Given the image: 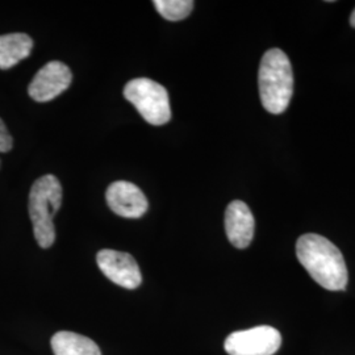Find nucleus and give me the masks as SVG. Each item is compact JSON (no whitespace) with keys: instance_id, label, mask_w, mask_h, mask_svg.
Returning a JSON list of instances; mask_svg holds the SVG:
<instances>
[{"instance_id":"obj_1","label":"nucleus","mask_w":355,"mask_h":355,"mask_svg":"<svg viewBox=\"0 0 355 355\" xmlns=\"http://www.w3.org/2000/svg\"><path fill=\"white\" fill-rule=\"evenodd\" d=\"M296 255L309 275L329 291L347 286V267L340 249L318 234H304L296 242Z\"/></svg>"},{"instance_id":"obj_2","label":"nucleus","mask_w":355,"mask_h":355,"mask_svg":"<svg viewBox=\"0 0 355 355\" xmlns=\"http://www.w3.org/2000/svg\"><path fill=\"white\" fill-rule=\"evenodd\" d=\"M258 86L262 105L267 112L283 114L291 102L293 74L287 54L280 49L267 51L259 64Z\"/></svg>"},{"instance_id":"obj_3","label":"nucleus","mask_w":355,"mask_h":355,"mask_svg":"<svg viewBox=\"0 0 355 355\" xmlns=\"http://www.w3.org/2000/svg\"><path fill=\"white\" fill-rule=\"evenodd\" d=\"M62 203V187L51 174L38 178L29 192V216L33 224V233L38 245L48 249L55 241L53 217Z\"/></svg>"},{"instance_id":"obj_4","label":"nucleus","mask_w":355,"mask_h":355,"mask_svg":"<svg viewBox=\"0 0 355 355\" xmlns=\"http://www.w3.org/2000/svg\"><path fill=\"white\" fill-rule=\"evenodd\" d=\"M124 96L139 114L152 125H164L171 119V107L167 89L149 78H136L128 82Z\"/></svg>"},{"instance_id":"obj_5","label":"nucleus","mask_w":355,"mask_h":355,"mask_svg":"<svg viewBox=\"0 0 355 355\" xmlns=\"http://www.w3.org/2000/svg\"><path fill=\"white\" fill-rule=\"evenodd\" d=\"M280 345L279 331L272 327L262 325L233 331L225 340L224 347L229 355H274L279 350Z\"/></svg>"},{"instance_id":"obj_6","label":"nucleus","mask_w":355,"mask_h":355,"mask_svg":"<svg viewBox=\"0 0 355 355\" xmlns=\"http://www.w3.org/2000/svg\"><path fill=\"white\" fill-rule=\"evenodd\" d=\"M96 262L103 274L123 288L135 290L142 282L140 267L130 254L104 249L96 255Z\"/></svg>"},{"instance_id":"obj_7","label":"nucleus","mask_w":355,"mask_h":355,"mask_svg":"<svg viewBox=\"0 0 355 355\" xmlns=\"http://www.w3.org/2000/svg\"><path fill=\"white\" fill-rule=\"evenodd\" d=\"M71 71L60 61H51L40 69L32 79L28 94L36 102H51L61 95L71 85Z\"/></svg>"},{"instance_id":"obj_8","label":"nucleus","mask_w":355,"mask_h":355,"mask_svg":"<svg viewBox=\"0 0 355 355\" xmlns=\"http://www.w3.org/2000/svg\"><path fill=\"white\" fill-rule=\"evenodd\" d=\"M107 204L116 215L125 218H139L146 214L149 203L144 192L133 183L119 180L105 192Z\"/></svg>"},{"instance_id":"obj_9","label":"nucleus","mask_w":355,"mask_h":355,"mask_svg":"<svg viewBox=\"0 0 355 355\" xmlns=\"http://www.w3.org/2000/svg\"><path fill=\"white\" fill-rule=\"evenodd\" d=\"M254 228V216L246 204L241 200H234L229 204L225 211V232L234 248H248L253 241Z\"/></svg>"},{"instance_id":"obj_10","label":"nucleus","mask_w":355,"mask_h":355,"mask_svg":"<svg viewBox=\"0 0 355 355\" xmlns=\"http://www.w3.org/2000/svg\"><path fill=\"white\" fill-rule=\"evenodd\" d=\"M54 355H102L99 346L89 337L74 331H58L51 337Z\"/></svg>"},{"instance_id":"obj_11","label":"nucleus","mask_w":355,"mask_h":355,"mask_svg":"<svg viewBox=\"0 0 355 355\" xmlns=\"http://www.w3.org/2000/svg\"><path fill=\"white\" fill-rule=\"evenodd\" d=\"M33 41L24 33H10L0 36V69L7 70L29 57Z\"/></svg>"},{"instance_id":"obj_12","label":"nucleus","mask_w":355,"mask_h":355,"mask_svg":"<svg viewBox=\"0 0 355 355\" xmlns=\"http://www.w3.org/2000/svg\"><path fill=\"white\" fill-rule=\"evenodd\" d=\"M155 10L168 21H179L190 16L193 10L192 0H154Z\"/></svg>"},{"instance_id":"obj_13","label":"nucleus","mask_w":355,"mask_h":355,"mask_svg":"<svg viewBox=\"0 0 355 355\" xmlns=\"http://www.w3.org/2000/svg\"><path fill=\"white\" fill-rule=\"evenodd\" d=\"M13 139L6 127L4 121L0 119V153L10 152L12 149Z\"/></svg>"},{"instance_id":"obj_14","label":"nucleus","mask_w":355,"mask_h":355,"mask_svg":"<svg viewBox=\"0 0 355 355\" xmlns=\"http://www.w3.org/2000/svg\"><path fill=\"white\" fill-rule=\"evenodd\" d=\"M350 24H352L353 28H355V10L352 13V16H350Z\"/></svg>"}]
</instances>
